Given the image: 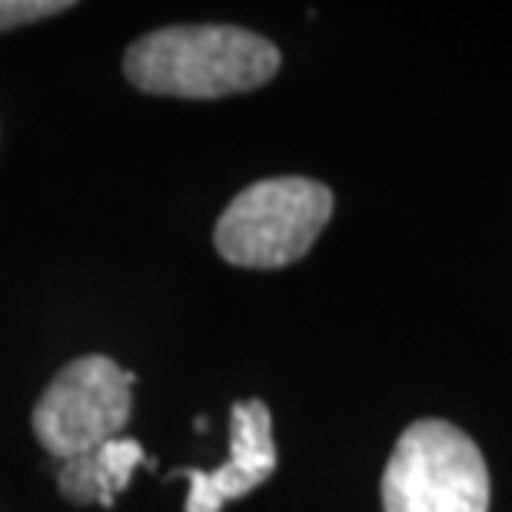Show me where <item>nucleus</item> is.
I'll list each match as a JSON object with an SVG mask.
<instances>
[{
  "mask_svg": "<svg viewBox=\"0 0 512 512\" xmlns=\"http://www.w3.org/2000/svg\"><path fill=\"white\" fill-rule=\"evenodd\" d=\"M280 70V50L243 27H163L127 50L124 74L143 94L217 100L263 87Z\"/></svg>",
  "mask_w": 512,
  "mask_h": 512,
  "instance_id": "f257e3e1",
  "label": "nucleus"
},
{
  "mask_svg": "<svg viewBox=\"0 0 512 512\" xmlns=\"http://www.w3.org/2000/svg\"><path fill=\"white\" fill-rule=\"evenodd\" d=\"M330 217V187L306 177H273L230 200L213 230V243L233 266L276 270L303 260Z\"/></svg>",
  "mask_w": 512,
  "mask_h": 512,
  "instance_id": "f03ea898",
  "label": "nucleus"
},
{
  "mask_svg": "<svg viewBox=\"0 0 512 512\" xmlns=\"http://www.w3.org/2000/svg\"><path fill=\"white\" fill-rule=\"evenodd\" d=\"M383 512H489L479 446L446 419L413 423L386 463Z\"/></svg>",
  "mask_w": 512,
  "mask_h": 512,
  "instance_id": "7ed1b4c3",
  "label": "nucleus"
},
{
  "mask_svg": "<svg viewBox=\"0 0 512 512\" xmlns=\"http://www.w3.org/2000/svg\"><path fill=\"white\" fill-rule=\"evenodd\" d=\"M133 383L137 376L120 370L110 356H80L67 363L34 406L37 443L67 463L117 439L130 423Z\"/></svg>",
  "mask_w": 512,
  "mask_h": 512,
  "instance_id": "20e7f679",
  "label": "nucleus"
},
{
  "mask_svg": "<svg viewBox=\"0 0 512 512\" xmlns=\"http://www.w3.org/2000/svg\"><path fill=\"white\" fill-rule=\"evenodd\" d=\"M276 469L273 416L263 399L233 403L230 409V459L210 473L200 469H177L170 479H187L190 496L187 512H220L233 499H243Z\"/></svg>",
  "mask_w": 512,
  "mask_h": 512,
  "instance_id": "39448f33",
  "label": "nucleus"
},
{
  "mask_svg": "<svg viewBox=\"0 0 512 512\" xmlns=\"http://www.w3.org/2000/svg\"><path fill=\"white\" fill-rule=\"evenodd\" d=\"M137 466H153V459L143 453V446L137 439H127V436H117L110 443L90 449L84 456H74L60 466L57 473V483H60V493H64L67 503L74 506H104L110 509L117 503V493H124L130 486V476Z\"/></svg>",
  "mask_w": 512,
  "mask_h": 512,
  "instance_id": "423d86ee",
  "label": "nucleus"
},
{
  "mask_svg": "<svg viewBox=\"0 0 512 512\" xmlns=\"http://www.w3.org/2000/svg\"><path fill=\"white\" fill-rule=\"evenodd\" d=\"M60 10H70L67 0H0V30L34 24V20L54 17Z\"/></svg>",
  "mask_w": 512,
  "mask_h": 512,
  "instance_id": "0eeeda50",
  "label": "nucleus"
}]
</instances>
